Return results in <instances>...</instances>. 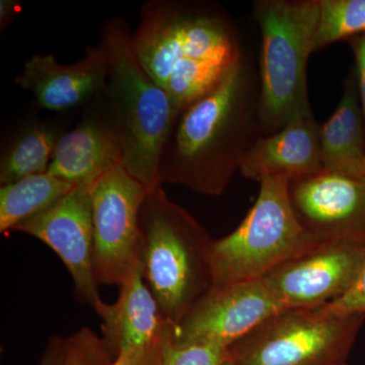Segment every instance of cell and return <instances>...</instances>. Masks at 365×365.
<instances>
[{
  "label": "cell",
  "mask_w": 365,
  "mask_h": 365,
  "mask_svg": "<svg viewBox=\"0 0 365 365\" xmlns=\"http://www.w3.org/2000/svg\"><path fill=\"white\" fill-rule=\"evenodd\" d=\"M348 365V364H347Z\"/></svg>",
  "instance_id": "f1b7e54d"
},
{
  "label": "cell",
  "mask_w": 365,
  "mask_h": 365,
  "mask_svg": "<svg viewBox=\"0 0 365 365\" xmlns=\"http://www.w3.org/2000/svg\"><path fill=\"white\" fill-rule=\"evenodd\" d=\"M319 127L311 107L297 112L279 131L255 141L239 172L258 182L270 178L294 181L321 172Z\"/></svg>",
  "instance_id": "5bb4252c"
},
{
  "label": "cell",
  "mask_w": 365,
  "mask_h": 365,
  "mask_svg": "<svg viewBox=\"0 0 365 365\" xmlns=\"http://www.w3.org/2000/svg\"><path fill=\"white\" fill-rule=\"evenodd\" d=\"M354 56V71L359 85L360 105L365 124V35L348 40Z\"/></svg>",
  "instance_id": "d4e9b609"
},
{
  "label": "cell",
  "mask_w": 365,
  "mask_h": 365,
  "mask_svg": "<svg viewBox=\"0 0 365 365\" xmlns=\"http://www.w3.org/2000/svg\"><path fill=\"white\" fill-rule=\"evenodd\" d=\"M319 4L314 52L338 41L365 35V0H319Z\"/></svg>",
  "instance_id": "ffe728a7"
},
{
  "label": "cell",
  "mask_w": 365,
  "mask_h": 365,
  "mask_svg": "<svg viewBox=\"0 0 365 365\" xmlns=\"http://www.w3.org/2000/svg\"><path fill=\"white\" fill-rule=\"evenodd\" d=\"M132 45L178 112L215 90L244 58L234 21L209 1L150 0Z\"/></svg>",
  "instance_id": "6da1fadb"
},
{
  "label": "cell",
  "mask_w": 365,
  "mask_h": 365,
  "mask_svg": "<svg viewBox=\"0 0 365 365\" xmlns=\"http://www.w3.org/2000/svg\"><path fill=\"white\" fill-rule=\"evenodd\" d=\"M289 182L285 178L261 182L258 198L239 227L213 240V287L262 279L321 244L297 220L288 193Z\"/></svg>",
  "instance_id": "8992f818"
},
{
  "label": "cell",
  "mask_w": 365,
  "mask_h": 365,
  "mask_svg": "<svg viewBox=\"0 0 365 365\" xmlns=\"http://www.w3.org/2000/svg\"><path fill=\"white\" fill-rule=\"evenodd\" d=\"M21 11V4L16 0H1L0 1V31L4 32L11 21Z\"/></svg>",
  "instance_id": "4316f807"
},
{
  "label": "cell",
  "mask_w": 365,
  "mask_h": 365,
  "mask_svg": "<svg viewBox=\"0 0 365 365\" xmlns=\"http://www.w3.org/2000/svg\"><path fill=\"white\" fill-rule=\"evenodd\" d=\"M297 220L319 242L365 247V180L321 170L288 187Z\"/></svg>",
  "instance_id": "7c38bea8"
},
{
  "label": "cell",
  "mask_w": 365,
  "mask_h": 365,
  "mask_svg": "<svg viewBox=\"0 0 365 365\" xmlns=\"http://www.w3.org/2000/svg\"><path fill=\"white\" fill-rule=\"evenodd\" d=\"M100 43L107 55L108 76L98 104L116 138L121 165L151 191L163 185L160 155L179 112L141 66L126 21H106Z\"/></svg>",
  "instance_id": "3957f363"
},
{
  "label": "cell",
  "mask_w": 365,
  "mask_h": 365,
  "mask_svg": "<svg viewBox=\"0 0 365 365\" xmlns=\"http://www.w3.org/2000/svg\"><path fill=\"white\" fill-rule=\"evenodd\" d=\"M325 309L335 314L365 316V260L351 287Z\"/></svg>",
  "instance_id": "603a6c76"
},
{
  "label": "cell",
  "mask_w": 365,
  "mask_h": 365,
  "mask_svg": "<svg viewBox=\"0 0 365 365\" xmlns=\"http://www.w3.org/2000/svg\"><path fill=\"white\" fill-rule=\"evenodd\" d=\"M148 190L115 163L91 187L93 271L98 283L120 287L140 256V212Z\"/></svg>",
  "instance_id": "ba28073f"
},
{
  "label": "cell",
  "mask_w": 365,
  "mask_h": 365,
  "mask_svg": "<svg viewBox=\"0 0 365 365\" xmlns=\"http://www.w3.org/2000/svg\"><path fill=\"white\" fill-rule=\"evenodd\" d=\"M212 244L205 227L170 200L163 185L148 191L140 212L144 279L174 326L213 287Z\"/></svg>",
  "instance_id": "277c9868"
},
{
  "label": "cell",
  "mask_w": 365,
  "mask_h": 365,
  "mask_svg": "<svg viewBox=\"0 0 365 365\" xmlns=\"http://www.w3.org/2000/svg\"><path fill=\"white\" fill-rule=\"evenodd\" d=\"M324 170L365 180V124L354 67L332 116L319 127Z\"/></svg>",
  "instance_id": "e0dca14e"
},
{
  "label": "cell",
  "mask_w": 365,
  "mask_h": 365,
  "mask_svg": "<svg viewBox=\"0 0 365 365\" xmlns=\"http://www.w3.org/2000/svg\"><path fill=\"white\" fill-rule=\"evenodd\" d=\"M287 311L263 279L213 287L170 335L177 344L213 343L230 348L271 317Z\"/></svg>",
  "instance_id": "30bf717a"
},
{
  "label": "cell",
  "mask_w": 365,
  "mask_h": 365,
  "mask_svg": "<svg viewBox=\"0 0 365 365\" xmlns=\"http://www.w3.org/2000/svg\"><path fill=\"white\" fill-rule=\"evenodd\" d=\"M95 106L71 130L60 137L48 174L71 184L93 182L115 163H121L119 146L104 112Z\"/></svg>",
  "instance_id": "2e32d148"
},
{
  "label": "cell",
  "mask_w": 365,
  "mask_h": 365,
  "mask_svg": "<svg viewBox=\"0 0 365 365\" xmlns=\"http://www.w3.org/2000/svg\"><path fill=\"white\" fill-rule=\"evenodd\" d=\"M64 129L59 124L34 120L21 127L6 144L0 160V184L47 173Z\"/></svg>",
  "instance_id": "ac0fdd59"
},
{
  "label": "cell",
  "mask_w": 365,
  "mask_h": 365,
  "mask_svg": "<svg viewBox=\"0 0 365 365\" xmlns=\"http://www.w3.org/2000/svg\"><path fill=\"white\" fill-rule=\"evenodd\" d=\"M225 365H228V364H227H227H225Z\"/></svg>",
  "instance_id": "83f0119b"
},
{
  "label": "cell",
  "mask_w": 365,
  "mask_h": 365,
  "mask_svg": "<svg viewBox=\"0 0 365 365\" xmlns=\"http://www.w3.org/2000/svg\"><path fill=\"white\" fill-rule=\"evenodd\" d=\"M261 31L259 118L262 135L279 131L311 107L307 68L318 30L319 0H257Z\"/></svg>",
  "instance_id": "5b68a950"
},
{
  "label": "cell",
  "mask_w": 365,
  "mask_h": 365,
  "mask_svg": "<svg viewBox=\"0 0 365 365\" xmlns=\"http://www.w3.org/2000/svg\"><path fill=\"white\" fill-rule=\"evenodd\" d=\"M107 76V55L98 43L86 47L85 56L71 64L60 63L52 54H34L14 83L30 91L42 109L66 112L98 98Z\"/></svg>",
  "instance_id": "4fadbf2b"
},
{
  "label": "cell",
  "mask_w": 365,
  "mask_h": 365,
  "mask_svg": "<svg viewBox=\"0 0 365 365\" xmlns=\"http://www.w3.org/2000/svg\"><path fill=\"white\" fill-rule=\"evenodd\" d=\"M93 182L76 185L58 202L21 223L14 232L32 235L58 255L71 275L78 299L100 316L107 304L98 294L93 271Z\"/></svg>",
  "instance_id": "9c48e42d"
},
{
  "label": "cell",
  "mask_w": 365,
  "mask_h": 365,
  "mask_svg": "<svg viewBox=\"0 0 365 365\" xmlns=\"http://www.w3.org/2000/svg\"><path fill=\"white\" fill-rule=\"evenodd\" d=\"M364 314L287 309L227 349L228 365H347Z\"/></svg>",
  "instance_id": "52a82bcc"
},
{
  "label": "cell",
  "mask_w": 365,
  "mask_h": 365,
  "mask_svg": "<svg viewBox=\"0 0 365 365\" xmlns=\"http://www.w3.org/2000/svg\"><path fill=\"white\" fill-rule=\"evenodd\" d=\"M110 365H162V340L148 347L119 353Z\"/></svg>",
  "instance_id": "cb8c5ba5"
},
{
  "label": "cell",
  "mask_w": 365,
  "mask_h": 365,
  "mask_svg": "<svg viewBox=\"0 0 365 365\" xmlns=\"http://www.w3.org/2000/svg\"><path fill=\"white\" fill-rule=\"evenodd\" d=\"M170 323L162 337V365H225L227 348L213 343L177 344L170 335Z\"/></svg>",
  "instance_id": "44dd1931"
},
{
  "label": "cell",
  "mask_w": 365,
  "mask_h": 365,
  "mask_svg": "<svg viewBox=\"0 0 365 365\" xmlns=\"http://www.w3.org/2000/svg\"><path fill=\"white\" fill-rule=\"evenodd\" d=\"M66 350V339L53 338L39 365H63Z\"/></svg>",
  "instance_id": "484cf974"
},
{
  "label": "cell",
  "mask_w": 365,
  "mask_h": 365,
  "mask_svg": "<svg viewBox=\"0 0 365 365\" xmlns=\"http://www.w3.org/2000/svg\"><path fill=\"white\" fill-rule=\"evenodd\" d=\"M76 186L48 173L4 185L0 189V232L14 230L21 223L44 212Z\"/></svg>",
  "instance_id": "d6986e66"
},
{
  "label": "cell",
  "mask_w": 365,
  "mask_h": 365,
  "mask_svg": "<svg viewBox=\"0 0 365 365\" xmlns=\"http://www.w3.org/2000/svg\"><path fill=\"white\" fill-rule=\"evenodd\" d=\"M113 361L109 346L88 327L66 339L63 365H110Z\"/></svg>",
  "instance_id": "7402d4cb"
},
{
  "label": "cell",
  "mask_w": 365,
  "mask_h": 365,
  "mask_svg": "<svg viewBox=\"0 0 365 365\" xmlns=\"http://www.w3.org/2000/svg\"><path fill=\"white\" fill-rule=\"evenodd\" d=\"M365 260V247L321 242L262 278L285 309H318L351 287Z\"/></svg>",
  "instance_id": "8fae6325"
},
{
  "label": "cell",
  "mask_w": 365,
  "mask_h": 365,
  "mask_svg": "<svg viewBox=\"0 0 365 365\" xmlns=\"http://www.w3.org/2000/svg\"><path fill=\"white\" fill-rule=\"evenodd\" d=\"M261 135L259 81L244 56L215 90L178 113L160 155V182L222 195Z\"/></svg>",
  "instance_id": "7a4b0ae2"
},
{
  "label": "cell",
  "mask_w": 365,
  "mask_h": 365,
  "mask_svg": "<svg viewBox=\"0 0 365 365\" xmlns=\"http://www.w3.org/2000/svg\"><path fill=\"white\" fill-rule=\"evenodd\" d=\"M119 288L116 302L106 304L98 316L102 321L103 339L111 351L118 355L160 342L169 322L163 318L144 279L141 256Z\"/></svg>",
  "instance_id": "9a60e30c"
}]
</instances>
